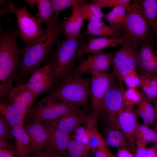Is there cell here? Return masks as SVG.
I'll use <instances>...</instances> for the list:
<instances>
[{
    "instance_id": "d6986e66",
    "label": "cell",
    "mask_w": 157,
    "mask_h": 157,
    "mask_svg": "<svg viewBox=\"0 0 157 157\" xmlns=\"http://www.w3.org/2000/svg\"><path fill=\"white\" fill-rule=\"evenodd\" d=\"M112 53L113 56L137 72L139 63V49L133 48L128 38L124 41L119 50Z\"/></svg>"
},
{
    "instance_id": "f546056e",
    "label": "cell",
    "mask_w": 157,
    "mask_h": 157,
    "mask_svg": "<svg viewBox=\"0 0 157 157\" xmlns=\"http://www.w3.org/2000/svg\"><path fill=\"white\" fill-rule=\"evenodd\" d=\"M90 150L88 144L71 138L68 144L67 153L69 157H82L85 156Z\"/></svg>"
},
{
    "instance_id": "ab89813d",
    "label": "cell",
    "mask_w": 157,
    "mask_h": 157,
    "mask_svg": "<svg viewBox=\"0 0 157 157\" xmlns=\"http://www.w3.org/2000/svg\"><path fill=\"white\" fill-rule=\"evenodd\" d=\"M136 148L135 157H147V143L142 140L136 139Z\"/></svg>"
},
{
    "instance_id": "5b68a950",
    "label": "cell",
    "mask_w": 157,
    "mask_h": 157,
    "mask_svg": "<svg viewBox=\"0 0 157 157\" xmlns=\"http://www.w3.org/2000/svg\"><path fill=\"white\" fill-rule=\"evenodd\" d=\"M84 35L81 33L76 36L57 40L56 50L49 61L54 71L56 84L62 78L72 72L75 55Z\"/></svg>"
},
{
    "instance_id": "7bdbcfd3",
    "label": "cell",
    "mask_w": 157,
    "mask_h": 157,
    "mask_svg": "<svg viewBox=\"0 0 157 157\" xmlns=\"http://www.w3.org/2000/svg\"><path fill=\"white\" fill-rule=\"evenodd\" d=\"M11 1L7 0L0 1V17L5 13H7Z\"/></svg>"
},
{
    "instance_id": "60d3db41",
    "label": "cell",
    "mask_w": 157,
    "mask_h": 157,
    "mask_svg": "<svg viewBox=\"0 0 157 157\" xmlns=\"http://www.w3.org/2000/svg\"><path fill=\"white\" fill-rule=\"evenodd\" d=\"M37 157H69L67 153L62 154L49 148L44 153L36 155Z\"/></svg>"
},
{
    "instance_id": "6da1fadb",
    "label": "cell",
    "mask_w": 157,
    "mask_h": 157,
    "mask_svg": "<svg viewBox=\"0 0 157 157\" xmlns=\"http://www.w3.org/2000/svg\"><path fill=\"white\" fill-rule=\"evenodd\" d=\"M44 35L22 49L20 66L15 79L16 83H24L28 76L48 57L60 34L64 31L63 19L55 15L47 24Z\"/></svg>"
},
{
    "instance_id": "e0dca14e",
    "label": "cell",
    "mask_w": 157,
    "mask_h": 157,
    "mask_svg": "<svg viewBox=\"0 0 157 157\" xmlns=\"http://www.w3.org/2000/svg\"><path fill=\"white\" fill-rule=\"evenodd\" d=\"M44 126L49 137L50 148L62 154L66 153L68 144L72 138L71 134L45 121Z\"/></svg>"
},
{
    "instance_id": "7a4b0ae2",
    "label": "cell",
    "mask_w": 157,
    "mask_h": 157,
    "mask_svg": "<svg viewBox=\"0 0 157 157\" xmlns=\"http://www.w3.org/2000/svg\"><path fill=\"white\" fill-rule=\"evenodd\" d=\"M18 28L3 29L0 34V97L5 99L19 69L22 49L19 48Z\"/></svg>"
},
{
    "instance_id": "681fc988",
    "label": "cell",
    "mask_w": 157,
    "mask_h": 157,
    "mask_svg": "<svg viewBox=\"0 0 157 157\" xmlns=\"http://www.w3.org/2000/svg\"><path fill=\"white\" fill-rule=\"evenodd\" d=\"M13 151L11 149H9L6 153L4 157H14Z\"/></svg>"
},
{
    "instance_id": "74e56055",
    "label": "cell",
    "mask_w": 157,
    "mask_h": 157,
    "mask_svg": "<svg viewBox=\"0 0 157 157\" xmlns=\"http://www.w3.org/2000/svg\"><path fill=\"white\" fill-rule=\"evenodd\" d=\"M123 81L129 88H135L140 87V80L137 72H134L126 76Z\"/></svg>"
},
{
    "instance_id": "7c38bea8",
    "label": "cell",
    "mask_w": 157,
    "mask_h": 157,
    "mask_svg": "<svg viewBox=\"0 0 157 157\" xmlns=\"http://www.w3.org/2000/svg\"><path fill=\"white\" fill-rule=\"evenodd\" d=\"M87 58L80 60L79 64L73 71L79 76L91 74L95 71L108 72L112 65V53L101 51L91 53Z\"/></svg>"
},
{
    "instance_id": "d4e9b609",
    "label": "cell",
    "mask_w": 157,
    "mask_h": 157,
    "mask_svg": "<svg viewBox=\"0 0 157 157\" xmlns=\"http://www.w3.org/2000/svg\"><path fill=\"white\" fill-rule=\"evenodd\" d=\"M141 87L148 100L151 102L156 97L157 77L145 73H140Z\"/></svg>"
},
{
    "instance_id": "f907efd6",
    "label": "cell",
    "mask_w": 157,
    "mask_h": 157,
    "mask_svg": "<svg viewBox=\"0 0 157 157\" xmlns=\"http://www.w3.org/2000/svg\"><path fill=\"white\" fill-rule=\"evenodd\" d=\"M155 127L154 130L156 131V139L155 143L156 144L155 145L157 149V124L155 123Z\"/></svg>"
},
{
    "instance_id": "bcb514c9",
    "label": "cell",
    "mask_w": 157,
    "mask_h": 157,
    "mask_svg": "<svg viewBox=\"0 0 157 157\" xmlns=\"http://www.w3.org/2000/svg\"><path fill=\"white\" fill-rule=\"evenodd\" d=\"M11 148L5 139H0V149Z\"/></svg>"
},
{
    "instance_id": "b9f144b4",
    "label": "cell",
    "mask_w": 157,
    "mask_h": 157,
    "mask_svg": "<svg viewBox=\"0 0 157 157\" xmlns=\"http://www.w3.org/2000/svg\"><path fill=\"white\" fill-rule=\"evenodd\" d=\"M8 123L3 117L0 118V139H5L8 135Z\"/></svg>"
},
{
    "instance_id": "1f68e13d",
    "label": "cell",
    "mask_w": 157,
    "mask_h": 157,
    "mask_svg": "<svg viewBox=\"0 0 157 157\" xmlns=\"http://www.w3.org/2000/svg\"><path fill=\"white\" fill-rule=\"evenodd\" d=\"M138 70L140 73L156 76L157 74V52L155 51L149 59L140 62Z\"/></svg>"
},
{
    "instance_id": "4316f807",
    "label": "cell",
    "mask_w": 157,
    "mask_h": 157,
    "mask_svg": "<svg viewBox=\"0 0 157 157\" xmlns=\"http://www.w3.org/2000/svg\"><path fill=\"white\" fill-rule=\"evenodd\" d=\"M81 9L84 20L98 21L102 20L104 13L101 8L92 3L87 1L82 4Z\"/></svg>"
},
{
    "instance_id": "d590c367",
    "label": "cell",
    "mask_w": 157,
    "mask_h": 157,
    "mask_svg": "<svg viewBox=\"0 0 157 157\" xmlns=\"http://www.w3.org/2000/svg\"><path fill=\"white\" fill-rule=\"evenodd\" d=\"M104 136L111 137L116 139L130 147L132 150L131 145L128 139L120 129L106 127Z\"/></svg>"
},
{
    "instance_id": "8d00e7d4",
    "label": "cell",
    "mask_w": 157,
    "mask_h": 157,
    "mask_svg": "<svg viewBox=\"0 0 157 157\" xmlns=\"http://www.w3.org/2000/svg\"><path fill=\"white\" fill-rule=\"evenodd\" d=\"M151 42H147L140 45L139 49V59L140 62L150 58L155 51Z\"/></svg>"
},
{
    "instance_id": "5bb4252c",
    "label": "cell",
    "mask_w": 157,
    "mask_h": 157,
    "mask_svg": "<svg viewBox=\"0 0 157 157\" xmlns=\"http://www.w3.org/2000/svg\"><path fill=\"white\" fill-rule=\"evenodd\" d=\"M25 127L33 151L36 155L45 152L50 147V141L47 131L41 122L29 120Z\"/></svg>"
},
{
    "instance_id": "8fae6325",
    "label": "cell",
    "mask_w": 157,
    "mask_h": 157,
    "mask_svg": "<svg viewBox=\"0 0 157 157\" xmlns=\"http://www.w3.org/2000/svg\"><path fill=\"white\" fill-rule=\"evenodd\" d=\"M36 98L26 83H22L13 86L8 91L5 99L25 117L34 108L33 104Z\"/></svg>"
},
{
    "instance_id": "ffe728a7",
    "label": "cell",
    "mask_w": 157,
    "mask_h": 157,
    "mask_svg": "<svg viewBox=\"0 0 157 157\" xmlns=\"http://www.w3.org/2000/svg\"><path fill=\"white\" fill-rule=\"evenodd\" d=\"M122 31V29L106 25L101 20L88 22L83 34L84 35L117 38L123 37Z\"/></svg>"
},
{
    "instance_id": "816d5d0a",
    "label": "cell",
    "mask_w": 157,
    "mask_h": 157,
    "mask_svg": "<svg viewBox=\"0 0 157 157\" xmlns=\"http://www.w3.org/2000/svg\"><path fill=\"white\" fill-rule=\"evenodd\" d=\"M154 34H155L156 36H157V15L156 21L155 30Z\"/></svg>"
},
{
    "instance_id": "277c9868",
    "label": "cell",
    "mask_w": 157,
    "mask_h": 157,
    "mask_svg": "<svg viewBox=\"0 0 157 157\" xmlns=\"http://www.w3.org/2000/svg\"><path fill=\"white\" fill-rule=\"evenodd\" d=\"M122 32V36L127 37L136 49L153 40L154 34L143 15L142 0H134L131 3Z\"/></svg>"
},
{
    "instance_id": "44dd1931",
    "label": "cell",
    "mask_w": 157,
    "mask_h": 157,
    "mask_svg": "<svg viewBox=\"0 0 157 157\" xmlns=\"http://www.w3.org/2000/svg\"><path fill=\"white\" fill-rule=\"evenodd\" d=\"M12 135L15 138L16 153L17 157H28L32 151L29 137L23 127L16 126L12 128Z\"/></svg>"
},
{
    "instance_id": "603a6c76",
    "label": "cell",
    "mask_w": 157,
    "mask_h": 157,
    "mask_svg": "<svg viewBox=\"0 0 157 157\" xmlns=\"http://www.w3.org/2000/svg\"><path fill=\"white\" fill-rule=\"evenodd\" d=\"M136 112L142 119L144 124L153 125L156 123V115L154 107L145 95L142 94L141 100L138 104Z\"/></svg>"
},
{
    "instance_id": "4dcf8cb0",
    "label": "cell",
    "mask_w": 157,
    "mask_h": 157,
    "mask_svg": "<svg viewBox=\"0 0 157 157\" xmlns=\"http://www.w3.org/2000/svg\"><path fill=\"white\" fill-rule=\"evenodd\" d=\"M136 139H140L147 143L155 142L156 133L155 130L149 128L144 124L137 123L135 132Z\"/></svg>"
},
{
    "instance_id": "f6af8a7d",
    "label": "cell",
    "mask_w": 157,
    "mask_h": 157,
    "mask_svg": "<svg viewBox=\"0 0 157 157\" xmlns=\"http://www.w3.org/2000/svg\"><path fill=\"white\" fill-rule=\"evenodd\" d=\"M147 157H157V149L155 145L147 148Z\"/></svg>"
},
{
    "instance_id": "836d02e7",
    "label": "cell",
    "mask_w": 157,
    "mask_h": 157,
    "mask_svg": "<svg viewBox=\"0 0 157 157\" xmlns=\"http://www.w3.org/2000/svg\"><path fill=\"white\" fill-rule=\"evenodd\" d=\"M142 94L136 88H129L124 91L123 95L124 105L125 106H133L141 100Z\"/></svg>"
},
{
    "instance_id": "9c48e42d",
    "label": "cell",
    "mask_w": 157,
    "mask_h": 157,
    "mask_svg": "<svg viewBox=\"0 0 157 157\" xmlns=\"http://www.w3.org/2000/svg\"><path fill=\"white\" fill-rule=\"evenodd\" d=\"M26 116L29 120L48 121L60 117L68 112L79 109L78 106L60 101L42 99Z\"/></svg>"
},
{
    "instance_id": "30bf717a",
    "label": "cell",
    "mask_w": 157,
    "mask_h": 157,
    "mask_svg": "<svg viewBox=\"0 0 157 157\" xmlns=\"http://www.w3.org/2000/svg\"><path fill=\"white\" fill-rule=\"evenodd\" d=\"M26 83L36 98L50 90L56 84L55 73L51 63L33 71Z\"/></svg>"
},
{
    "instance_id": "ee69618b",
    "label": "cell",
    "mask_w": 157,
    "mask_h": 157,
    "mask_svg": "<svg viewBox=\"0 0 157 157\" xmlns=\"http://www.w3.org/2000/svg\"><path fill=\"white\" fill-rule=\"evenodd\" d=\"M116 157H135V155L129 149H122L118 150Z\"/></svg>"
},
{
    "instance_id": "7402d4cb",
    "label": "cell",
    "mask_w": 157,
    "mask_h": 157,
    "mask_svg": "<svg viewBox=\"0 0 157 157\" xmlns=\"http://www.w3.org/2000/svg\"><path fill=\"white\" fill-rule=\"evenodd\" d=\"M0 114L12 128L16 126L23 127L24 117L8 101H1L0 104Z\"/></svg>"
},
{
    "instance_id": "ba28073f",
    "label": "cell",
    "mask_w": 157,
    "mask_h": 157,
    "mask_svg": "<svg viewBox=\"0 0 157 157\" xmlns=\"http://www.w3.org/2000/svg\"><path fill=\"white\" fill-rule=\"evenodd\" d=\"M89 95L91 102V116L98 119L103 100L115 81V77L108 72L95 71L92 74Z\"/></svg>"
},
{
    "instance_id": "7dc6e473",
    "label": "cell",
    "mask_w": 157,
    "mask_h": 157,
    "mask_svg": "<svg viewBox=\"0 0 157 157\" xmlns=\"http://www.w3.org/2000/svg\"><path fill=\"white\" fill-rule=\"evenodd\" d=\"M94 152V157H107L105 154L99 149L96 150Z\"/></svg>"
},
{
    "instance_id": "52a82bcc",
    "label": "cell",
    "mask_w": 157,
    "mask_h": 157,
    "mask_svg": "<svg viewBox=\"0 0 157 157\" xmlns=\"http://www.w3.org/2000/svg\"><path fill=\"white\" fill-rule=\"evenodd\" d=\"M124 90L122 85L115 81L103 100L99 111V118H101L107 127L119 129L117 118L124 106Z\"/></svg>"
},
{
    "instance_id": "4fadbf2b",
    "label": "cell",
    "mask_w": 157,
    "mask_h": 157,
    "mask_svg": "<svg viewBox=\"0 0 157 157\" xmlns=\"http://www.w3.org/2000/svg\"><path fill=\"white\" fill-rule=\"evenodd\" d=\"M128 38L125 36L117 38L88 36L83 38L81 43L75 55L74 60L75 61L88 53L101 51L104 49L122 46Z\"/></svg>"
},
{
    "instance_id": "d6a6232c",
    "label": "cell",
    "mask_w": 157,
    "mask_h": 157,
    "mask_svg": "<svg viewBox=\"0 0 157 157\" xmlns=\"http://www.w3.org/2000/svg\"><path fill=\"white\" fill-rule=\"evenodd\" d=\"M53 13L58 15L60 13L66 9L73 7L74 5L83 3L88 1L85 0H50Z\"/></svg>"
},
{
    "instance_id": "c3c4849f",
    "label": "cell",
    "mask_w": 157,
    "mask_h": 157,
    "mask_svg": "<svg viewBox=\"0 0 157 157\" xmlns=\"http://www.w3.org/2000/svg\"><path fill=\"white\" fill-rule=\"evenodd\" d=\"M11 148L0 149V157H4L8 150Z\"/></svg>"
},
{
    "instance_id": "83f0119b",
    "label": "cell",
    "mask_w": 157,
    "mask_h": 157,
    "mask_svg": "<svg viewBox=\"0 0 157 157\" xmlns=\"http://www.w3.org/2000/svg\"><path fill=\"white\" fill-rule=\"evenodd\" d=\"M144 16L154 34L157 15V0H142Z\"/></svg>"
},
{
    "instance_id": "e575fe53",
    "label": "cell",
    "mask_w": 157,
    "mask_h": 157,
    "mask_svg": "<svg viewBox=\"0 0 157 157\" xmlns=\"http://www.w3.org/2000/svg\"><path fill=\"white\" fill-rule=\"evenodd\" d=\"M130 0H93L92 3L100 8L121 6L124 7L127 12L130 9Z\"/></svg>"
},
{
    "instance_id": "8992f818",
    "label": "cell",
    "mask_w": 157,
    "mask_h": 157,
    "mask_svg": "<svg viewBox=\"0 0 157 157\" xmlns=\"http://www.w3.org/2000/svg\"><path fill=\"white\" fill-rule=\"evenodd\" d=\"M7 13L14 14L17 19L19 37L28 46L43 36L44 30L36 17L30 14L25 5L22 8H15L12 2L10 3Z\"/></svg>"
},
{
    "instance_id": "3957f363",
    "label": "cell",
    "mask_w": 157,
    "mask_h": 157,
    "mask_svg": "<svg viewBox=\"0 0 157 157\" xmlns=\"http://www.w3.org/2000/svg\"><path fill=\"white\" fill-rule=\"evenodd\" d=\"M91 79L71 72L60 79L51 93L43 99L80 107L88 101Z\"/></svg>"
},
{
    "instance_id": "484cf974",
    "label": "cell",
    "mask_w": 157,
    "mask_h": 157,
    "mask_svg": "<svg viewBox=\"0 0 157 157\" xmlns=\"http://www.w3.org/2000/svg\"><path fill=\"white\" fill-rule=\"evenodd\" d=\"M127 11L125 8L121 6L113 8L107 14H104V17L110 24L114 28L122 29L126 17Z\"/></svg>"
},
{
    "instance_id": "f5cc1de1",
    "label": "cell",
    "mask_w": 157,
    "mask_h": 157,
    "mask_svg": "<svg viewBox=\"0 0 157 157\" xmlns=\"http://www.w3.org/2000/svg\"><path fill=\"white\" fill-rule=\"evenodd\" d=\"M154 108L155 110L156 115V122L155 123L157 124V104L156 103V104Z\"/></svg>"
},
{
    "instance_id": "2e32d148",
    "label": "cell",
    "mask_w": 157,
    "mask_h": 157,
    "mask_svg": "<svg viewBox=\"0 0 157 157\" xmlns=\"http://www.w3.org/2000/svg\"><path fill=\"white\" fill-rule=\"evenodd\" d=\"M137 114L133 106H124L119 112L117 118V126L126 136L131 145L132 151L135 153L136 139L135 132L138 122Z\"/></svg>"
},
{
    "instance_id": "db71d44e",
    "label": "cell",
    "mask_w": 157,
    "mask_h": 157,
    "mask_svg": "<svg viewBox=\"0 0 157 157\" xmlns=\"http://www.w3.org/2000/svg\"><path fill=\"white\" fill-rule=\"evenodd\" d=\"M157 98V95H156V97ZM156 103L157 104V102H156Z\"/></svg>"
},
{
    "instance_id": "f1b7e54d",
    "label": "cell",
    "mask_w": 157,
    "mask_h": 157,
    "mask_svg": "<svg viewBox=\"0 0 157 157\" xmlns=\"http://www.w3.org/2000/svg\"><path fill=\"white\" fill-rule=\"evenodd\" d=\"M111 65L113 70L112 74L115 78H116L121 85H122V81H123L126 76L130 74L136 72L113 54Z\"/></svg>"
},
{
    "instance_id": "f35d334b",
    "label": "cell",
    "mask_w": 157,
    "mask_h": 157,
    "mask_svg": "<svg viewBox=\"0 0 157 157\" xmlns=\"http://www.w3.org/2000/svg\"><path fill=\"white\" fill-rule=\"evenodd\" d=\"M74 131V139L85 144H88L89 138L85 126H80Z\"/></svg>"
},
{
    "instance_id": "ac0fdd59",
    "label": "cell",
    "mask_w": 157,
    "mask_h": 157,
    "mask_svg": "<svg viewBox=\"0 0 157 157\" xmlns=\"http://www.w3.org/2000/svg\"><path fill=\"white\" fill-rule=\"evenodd\" d=\"M82 4H78L73 6L70 15L69 17H63L65 37H74L81 33V30L84 25V21L81 9Z\"/></svg>"
},
{
    "instance_id": "cb8c5ba5",
    "label": "cell",
    "mask_w": 157,
    "mask_h": 157,
    "mask_svg": "<svg viewBox=\"0 0 157 157\" xmlns=\"http://www.w3.org/2000/svg\"><path fill=\"white\" fill-rule=\"evenodd\" d=\"M31 5L35 4L37 8L38 12L36 14L38 20L41 24H45L47 25L51 21L53 13L50 0H26Z\"/></svg>"
},
{
    "instance_id": "9a60e30c",
    "label": "cell",
    "mask_w": 157,
    "mask_h": 157,
    "mask_svg": "<svg viewBox=\"0 0 157 157\" xmlns=\"http://www.w3.org/2000/svg\"><path fill=\"white\" fill-rule=\"evenodd\" d=\"M91 118V113H88L86 110L78 109L71 111L56 119L45 122L71 134L81 124H87Z\"/></svg>"
}]
</instances>
